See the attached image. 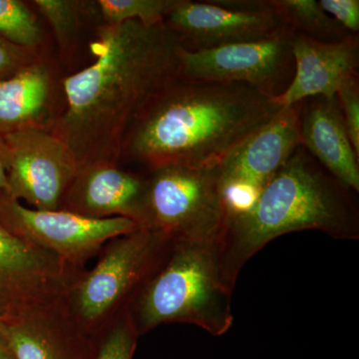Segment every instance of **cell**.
Instances as JSON below:
<instances>
[{"label":"cell","instance_id":"6da1fadb","mask_svg":"<svg viewBox=\"0 0 359 359\" xmlns=\"http://www.w3.org/2000/svg\"><path fill=\"white\" fill-rule=\"evenodd\" d=\"M179 39L165 23L98 26L92 65L62 80L65 109L50 126L78 168L121 158L149 101L181 74Z\"/></svg>","mask_w":359,"mask_h":359},{"label":"cell","instance_id":"7a4b0ae2","mask_svg":"<svg viewBox=\"0 0 359 359\" xmlns=\"http://www.w3.org/2000/svg\"><path fill=\"white\" fill-rule=\"evenodd\" d=\"M283 108L240 83L175 78L152 97L132 125L122 156L152 171L218 167Z\"/></svg>","mask_w":359,"mask_h":359},{"label":"cell","instance_id":"3957f363","mask_svg":"<svg viewBox=\"0 0 359 359\" xmlns=\"http://www.w3.org/2000/svg\"><path fill=\"white\" fill-rule=\"evenodd\" d=\"M325 170L299 146L252 209L229 219L221 250L231 287L250 257L285 233L313 230L335 238H358V212L349 190Z\"/></svg>","mask_w":359,"mask_h":359},{"label":"cell","instance_id":"277c9868","mask_svg":"<svg viewBox=\"0 0 359 359\" xmlns=\"http://www.w3.org/2000/svg\"><path fill=\"white\" fill-rule=\"evenodd\" d=\"M175 245L171 259L142 297V325L148 330L183 321L215 337L226 334L233 323V287L224 276L221 240Z\"/></svg>","mask_w":359,"mask_h":359},{"label":"cell","instance_id":"5b68a950","mask_svg":"<svg viewBox=\"0 0 359 359\" xmlns=\"http://www.w3.org/2000/svg\"><path fill=\"white\" fill-rule=\"evenodd\" d=\"M228 212L217 167H165L147 180L142 226L174 242L221 240Z\"/></svg>","mask_w":359,"mask_h":359},{"label":"cell","instance_id":"8992f818","mask_svg":"<svg viewBox=\"0 0 359 359\" xmlns=\"http://www.w3.org/2000/svg\"><path fill=\"white\" fill-rule=\"evenodd\" d=\"M164 23L189 51L263 41L294 33L275 0H178Z\"/></svg>","mask_w":359,"mask_h":359},{"label":"cell","instance_id":"52a82bcc","mask_svg":"<svg viewBox=\"0 0 359 359\" xmlns=\"http://www.w3.org/2000/svg\"><path fill=\"white\" fill-rule=\"evenodd\" d=\"M302 102L283 108L217 167L228 221L252 209L264 187L302 146Z\"/></svg>","mask_w":359,"mask_h":359},{"label":"cell","instance_id":"ba28073f","mask_svg":"<svg viewBox=\"0 0 359 359\" xmlns=\"http://www.w3.org/2000/svg\"><path fill=\"white\" fill-rule=\"evenodd\" d=\"M292 34L205 50L189 51L182 47L181 75L199 81L248 85L275 99L285 91L294 76Z\"/></svg>","mask_w":359,"mask_h":359},{"label":"cell","instance_id":"9c48e42d","mask_svg":"<svg viewBox=\"0 0 359 359\" xmlns=\"http://www.w3.org/2000/svg\"><path fill=\"white\" fill-rule=\"evenodd\" d=\"M8 150L6 195L32 209L55 211L78 169L76 161L49 128H27L4 136Z\"/></svg>","mask_w":359,"mask_h":359},{"label":"cell","instance_id":"30bf717a","mask_svg":"<svg viewBox=\"0 0 359 359\" xmlns=\"http://www.w3.org/2000/svg\"><path fill=\"white\" fill-rule=\"evenodd\" d=\"M0 222L16 235L61 259L82 257L106 241L142 226L124 217L94 219L67 210L40 211L25 207L6 194L0 196Z\"/></svg>","mask_w":359,"mask_h":359},{"label":"cell","instance_id":"8fae6325","mask_svg":"<svg viewBox=\"0 0 359 359\" xmlns=\"http://www.w3.org/2000/svg\"><path fill=\"white\" fill-rule=\"evenodd\" d=\"M61 257L0 222V323L32 314L65 285Z\"/></svg>","mask_w":359,"mask_h":359},{"label":"cell","instance_id":"7c38bea8","mask_svg":"<svg viewBox=\"0 0 359 359\" xmlns=\"http://www.w3.org/2000/svg\"><path fill=\"white\" fill-rule=\"evenodd\" d=\"M290 46L294 76L285 91L273 99L282 108L314 97L334 98L344 82L358 76V35L323 42L294 33Z\"/></svg>","mask_w":359,"mask_h":359},{"label":"cell","instance_id":"4fadbf2b","mask_svg":"<svg viewBox=\"0 0 359 359\" xmlns=\"http://www.w3.org/2000/svg\"><path fill=\"white\" fill-rule=\"evenodd\" d=\"M168 240L141 226L122 236L87 276L78 292V308L84 318L102 316L147 269L156 247Z\"/></svg>","mask_w":359,"mask_h":359},{"label":"cell","instance_id":"5bb4252c","mask_svg":"<svg viewBox=\"0 0 359 359\" xmlns=\"http://www.w3.org/2000/svg\"><path fill=\"white\" fill-rule=\"evenodd\" d=\"M147 180L114 163H96L79 168L65 201L67 211L94 219L124 217L142 226Z\"/></svg>","mask_w":359,"mask_h":359},{"label":"cell","instance_id":"9a60e30c","mask_svg":"<svg viewBox=\"0 0 359 359\" xmlns=\"http://www.w3.org/2000/svg\"><path fill=\"white\" fill-rule=\"evenodd\" d=\"M299 129L302 147L341 185L358 192V157L347 135L337 96L304 100Z\"/></svg>","mask_w":359,"mask_h":359},{"label":"cell","instance_id":"2e32d148","mask_svg":"<svg viewBox=\"0 0 359 359\" xmlns=\"http://www.w3.org/2000/svg\"><path fill=\"white\" fill-rule=\"evenodd\" d=\"M53 78L42 58L0 80V137L27 128H50Z\"/></svg>","mask_w":359,"mask_h":359},{"label":"cell","instance_id":"e0dca14e","mask_svg":"<svg viewBox=\"0 0 359 359\" xmlns=\"http://www.w3.org/2000/svg\"><path fill=\"white\" fill-rule=\"evenodd\" d=\"M29 316L0 323V332L15 359H84L82 349L46 328L34 327Z\"/></svg>","mask_w":359,"mask_h":359},{"label":"cell","instance_id":"ac0fdd59","mask_svg":"<svg viewBox=\"0 0 359 359\" xmlns=\"http://www.w3.org/2000/svg\"><path fill=\"white\" fill-rule=\"evenodd\" d=\"M287 15L292 32L323 42H339L353 36L314 0H275Z\"/></svg>","mask_w":359,"mask_h":359},{"label":"cell","instance_id":"d6986e66","mask_svg":"<svg viewBox=\"0 0 359 359\" xmlns=\"http://www.w3.org/2000/svg\"><path fill=\"white\" fill-rule=\"evenodd\" d=\"M178 0H98L99 13L104 23L117 25L127 21H139L145 26L164 23L167 14Z\"/></svg>","mask_w":359,"mask_h":359},{"label":"cell","instance_id":"ffe728a7","mask_svg":"<svg viewBox=\"0 0 359 359\" xmlns=\"http://www.w3.org/2000/svg\"><path fill=\"white\" fill-rule=\"evenodd\" d=\"M0 37L34 50H39L43 41L36 15L20 0H0Z\"/></svg>","mask_w":359,"mask_h":359},{"label":"cell","instance_id":"44dd1931","mask_svg":"<svg viewBox=\"0 0 359 359\" xmlns=\"http://www.w3.org/2000/svg\"><path fill=\"white\" fill-rule=\"evenodd\" d=\"M33 4L48 21L63 53L69 51L79 32L84 2L74 0H35Z\"/></svg>","mask_w":359,"mask_h":359},{"label":"cell","instance_id":"7402d4cb","mask_svg":"<svg viewBox=\"0 0 359 359\" xmlns=\"http://www.w3.org/2000/svg\"><path fill=\"white\" fill-rule=\"evenodd\" d=\"M342 119L354 152L359 158V83L358 76L341 85L337 93Z\"/></svg>","mask_w":359,"mask_h":359},{"label":"cell","instance_id":"603a6c76","mask_svg":"<svg viewBox=\"0 0 359 359\" xmlns=\"http://www.w3.org/2000/svg\"><path fill=\"white\" fill-rule=\"evenodd\" d=\"M39 50L23 48L0 37V80L13 76L40 57Z\"/></svg>","mask_w":359,"mask_h":359},{"label":"cell","instance_id":"cb8c5ba5","mask_svg":"<svg viewBox=\"0 0 359 359\" xmlns=\"http://www.w3.org/2000/svg\"><path fill=\"white\" fill-rule=\"evenodd\" d=\"M134 348L133 332L129 327H120L106 339L95 359H132Z\"/></svg>","mask_w":359,"mask_h":359},{"label":"cell","instance_id":"d4e9b609","mask_svg":"<svg viewBox=\"0 0 359 359\" xmlns=\"http://www.w3.org/2000/svg\"><path fill=\"white\" fill-rule=\"evenodd\" d=\"M321 8L351 34L359 32L358 0H320Z\"/></svg>","mask_w":359,"mask_h":359},{"label":"cell","instance_id":"484cf974","mask_svg":"<svg viewBox=\"0 0 359 359\" xmlns=\"http://www.w3.org/2000/svg\"><path fill=\"white\" fill-rule=\"evenodd\" d=\"M8 150L4 137H0V196L8 191Z\"/></svg>","mask_w":359,"mask_h":359},{"label":"cell","instance_id":"4316f807","mask_svg":"<svg viewBox=\"0 0 359 359\" xmlns=\"http://www.w3.org/2000/svg\"><path fill=\"white\" fill-rule=\"evenodd\" d=\"M0 359H15L1 332H0Z\"/></svg>","mask_w":359,"mask_h":359}]
</instances>
